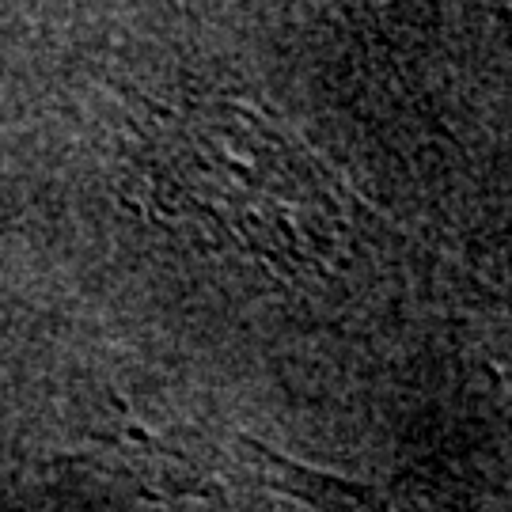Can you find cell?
<instances>
[{
	"label": "cell",
	"instance_id": "cell-1",
	"mask_svg": "<svg viewBox=\"0 0 512 512\" xmlns=\"http://www.w3.org/2000/svg\"><path fill=\"white\" fill-rule=\"evenodd\" d=\"M236 459L258 486L319 512H448L429 494L410 490L406 482H361L330 475L323 467L296 463L293 456H281L270 444L251 437L236 440Z\"/></svg>",
	"mask_w": 512,
	"mask_h": 512
}]
</instances>
